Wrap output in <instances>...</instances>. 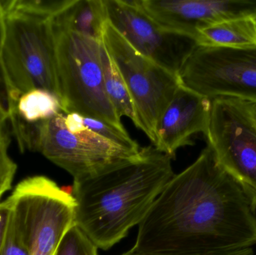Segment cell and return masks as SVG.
<instances>
[{
    "label": "cell",
    "instance_id": "cell-1",
    "mask_svg": "<svg viewBox=\"0 0 256 255\" xmlns=\"http://www.w3.org/2000/svg\"><path fill=\"white\" fill-rule=\"evenodd\" d=\"M256 204L207 145L174 175L138 225L134 253L207 255L252 248Z\"/></svg>",
    "mask_w": 256,
    "mask_h": 255
},
{
    "label": "cell",
    "instance_id": "cell-2",
    "mask_svg": "<svg viewBox=\"0 0 256 255\" xmlns=\"http://www.w3.org/2000/svg\"><path fill=\"white\" fill-rule=\"evenodd\" d=\"M171 157L153 145L104 173L74 181V224L102 250L138 226L174 177Z\"/></svg>",
    "mask_w": 256,
    "mask_h": 255
},
{
    "label": "cell",
    "instance_id": "cell-3",
    "mask_svg": "<svg viewBox=\"0 0 256 255\" xmlns=\"http://www.w3.org/2000/svg\"><path fill=\"white\" fill-rule=\"evenodd\" d=\"M6 34L2 70L8 93V112L22 94L42 89L58 98L55 42L51 18L68 0H1Z\"/></svg>",
    "mask_w": 256,
    "mask_h": 255
},
{
    "label": "cell",
    "instance_id": "cell-4",
    "mask_svg": "<svg viewBox=\"0 0 256 255\" xmlns=\"http://www.w3.org/2000/svg\"><path fill=\"white\" fill-rule=\"evenodd\" d=\"M21 151L40 153L68 172L74 181L104 173L138 155L94 133L84 125L82 115L58 113L36 124L18 117L10 121Z\"/></svg>",
    "mask_w": 256,
    "mask_h": 255
},
{
    "label": "cell",
    "instance_id": "cell-5",
    "mask_svg": "<svg viewBox=\"0 0 256 255\" xmlns=\"http://www.w3.org/2000/svg\"><path fill=\"white\" fill-rule=\"evenodd\" d=\"M52 24L58 99L64 114L76 113L126 130L110 100L104 80L100 43Z\"/></svg>",
    "mask_w": 256,
    "mask_h": 255
},
{
    "label": "cell",
    "instance_id": "cell-6",
    "mask_svg": "<svg viewBox=\"0 0 256 255\" xmlns=\"http://www.w3.org/2000/svg\"><path fill=\"white\" fill-rule=\"evenodd\" d=\"M28 255H54L64 234L74 225L72 193L45 176L26 178L6 199Z\"/></svg>",
    "mask_w": 256,
    "mask_h": 255
},
{
    "label": "cell",
    "instance_id": "cell-7",
    "mask_svg": "<svg viewBox=\"0 0 256 255\" xmlns=\"http://www.w3.org/2000/svg\"><path fill=\"white\" fill-rule=\"evenodd\" d=\"M102 39L126 82L140 130L156 146L158 125L180 84L178 76L136 50L108 20Z\"/></svg>",
    "mask_w": 256,
    "mask_h": 255
},
{
    "label": "cell",
    "instance_id": "cell-8",
    "mask_svg": "<svg viewBox=\"0 0 256 255\" xmlns=\"http://www.w3.org/2000/svg\"><path fill=\"white\" fill-rule=\"evenodd\" d=\"M256 107L233 97L213 99L206 136L220 164L256 204Z\"/></svg>",
    "mask_w": 256,
    "mask_h": 255
},
{
    "label": "cell",
    "instance_id": "cell-9",
    "mask_svg": "<svg viewBox=\"0 0 256 255\" xmlns=\"http://www.w3.org/2000/svg\"><path fill=\"white\" fill-rule=\"evenodd\" d=\"M180 83L213 100L233 97L256 104V46H198L178 73Z\"/></svg>",
    "mask_w": 256,
    "mask_h": 255
},
{
    "label": "cell",
    "instance_id": "cell-10",
    "mask_svg": "<svg viewBox=\"0 0 256 255\" xmlns=\"http://www.w3.org/2000/svg\"><path fill=\"white\" fill-rule=\"evenodd\" d=\"M108 20L140 53L178 76L198 46L190 36L172 31L152 19L138 0H104Z\"/></svg>",
    "mask_w": 256,
    "mask_h": 255
},
{
    "label": "cell",
    "instance_id": "cell-11",
    "mask_svg": "<svg viewBox=\"0 0 256 255\" xmlns=\"http://www.w3.org/2000/svg\"><path fill=\"white\" fill-rule=\"evenodd\" d=\"M142 8L164 28L198 40L200 31L238 18H256V0H138ZM198 43V42H197Z\"/></svg>",
    "mask_w": 256,
    "mask_h": 255
},
{
    "label": "cell",
    "instance_id": "cell-12",
    "mask_svg": "<svg viewBox=\"0 0 256 255\" xmlns=\"http://www.w3.org/2000/svg\"><path fill=\"white\" fill-rule=\"evenodd\" d=\"M212 100L182 83L161 116L155 148L172 159L179 148L194 145L192 137L207 133Z\"/></svg>",
    "mask_w": 256,
    "mask_h": 255
},
{
    "label": "cell",
    "instance_id": "cell-13",
    "mask_svg": "<svg viewBox=\"0 0 256 255\" xmlns=\"http://www.w3.org/2000/svg\"><path fill=\"white\" fill-rule=\"evenodd\" d=\"M52 24L96 40H102L108 21L104 0H72L66 8L51 18Z\"/></svg>",
    "mask_w": 256,
    "mask_h": 255
},
{
    "label": "cell",
    "instance_id": "cell-14",
    "mask_svg": "<svg viewBox=\"0 0 256 255\" xmlns=\"http://www.w3.org/2000/svg\"><path fill=\"white\" fill-rule=\"evenodd\" d=\"M197 42L200 46L228 48L256 46V19L238 18L210 25L200 31Z\"/></svg>",
    "mask_w": 256,
    "mask_h": 255
},
{
    "label": "cell",
    "instance_id": "cell-15",
    "mask_svg": "<svg viewBox=\"0 0 256 255\" xmlns=\"http://www.w3.org/2000/svg\"><path fill=\"white\" fill-rule=\"evenodd\" d=\"M100 58L103 67L105 89L110 100L115 107L118 116L127 117L140 130V121L136 113L132 99L130 95L126 82L106 49L103 39L100 43Z\"/></svg>",
    "mask_w": 256,
    "mask_h": 255
},
{
    "label": "cell",
    "instance_id": "cell-16",
    "mask_svg": "<svg viewBox=\"0 0 256 255\" xmlns=\"http://www.w3.org/2000/svg\"><path fill=\"white\" fill-rule=\"evenodd\" d=\"M61 111L58 97L50 91L36 89L19 97L16 109L9 118L15 115L27 124H36L54 118Z\"/></svg>",
    "mask_w": 256,
    "mask_h": 255
},
{
    "label": "cell",
    "instance_id": "cell-17",
    "mask_svg": "<svg viewBox=\"0 0 256 255\" xmlns=\"http://www.w3.org/2000/svg\"><path fill=\"white\" fill-rule=\"evenodd\" d=\"M97 246L74 225L64 234L54 255H98Z\"/></svg>",
    "mask_w": 256,
    "mask_h": 255
},
{
    "label": "cell",
    "instance_id": "cell-18",
    "mask_svg": "<svg viewBox=\"0 0 256 255\" xmlns=\"http://www.w3.org/2000/svg\"><path fill=\"white\" fill-rule=\"evenodd\" d=\"M82 121L86 127L110 142L131 151H140L141 150L142 148L130 136L126 130H121L109 123L82 115Z\"/></svg>",
    "mask_w": 256,
    "mask_h": 255
},
{
    "label": "cell",
    "instance_id": "cell-19",
    "mask_svg": "<svg viewBox=\"0 0 256 255\" xmlns=\"http://www.w3.org/2000/svg\"><path fill=\"white\" fill-rule=\"evenodd\" d=\"M10 142L6 127L0 129V199L10 190L18 169L8 154Z\"/></svg>",
    "mask_w": 256,
    "mask_h": 255
},
{
    "label": "cell",
    "instance_id": "cell-20",
    "mask_svg": "<svg viewBox=\"0 0 256 255\" xmlns=\"http://www.w3.org/2000/svg\"><path fill=\"white\" fill-rule=\"evenodd\" d=\"M0 255H28V250L22 234L12 215Z\"/></svg>",
    "mask_w": 256,
    "mask_h": 255
},
{
    "label": "cell",
    "instance_id": "cell-21",
    "mask_svg": "<svg viewBox=\"0 0 256 255\" xmlns=\"http://www.w3.org/2000/svg\"><path fill=\"white\" fill-rule=\"evenodd\" d=\"M10 217V207L7 201L0 202V252L4 243Z\"/></svg>",
    "mask_w": 256,
    "mask_h": 255
},
{
    "label": "cell",
    "instance_id": "cell-22",
    "mask_svg": "<svg viewBox=\"0 0 256 255\" xmlns=\"http://www.w3.org/2000/svg\"><path fill=\"white\" fill-rule=\"evenodd\" d=\"M6 34V13H4V7H3L1 0H0V64H1L3 46H4Z\"/></svg>",
    "mask_w": 256,
    "mask_h": 255
},
{
    "label": "cell",
    "instance_id": "cell-23",
    "mask_svg": "<svg viewBox=\"0 0 256 255\" xmlns=\"http://www.w3.org/2000/svg\"><path fill=\"white\" fill-rule=\"evenodd\" d=\"M254 250L252 248L243 249V250H233V251L225 252V253H215L207 255H252ZM121 255H148L140 254V253H134L132 250H129L127 253H123Z\"/></svg>",
    "mask_w": 256,
    "mask_h": 255
},
{
    "label": "cell",
    "instance_id": "cell-24",
    "mask_svg": "<svg viewBox=\"0 0 256 255\" xmlns=\"http://www.w3.org/2000/svg\"><path fill=\"white\" fill-rule=\"evenodd\" d=\"M0 103L8 108V93L6 88V80H4V75L2 70L1 64H0Z\"/></svg>",
    "mask_w": 256,
    "mask_h": 255
},
{
    "label": "cell",
    "instance_id": "cell-25",
    "mask_svg": "<svg viewBox=\"0 0 256 255\" xmlns=\"http://www.w3.org/2000/svg\"><path fill=\"white\" fill-rule=\"evenodd\" d=\"M8 121V113L7 109L0 103V129L6 127Z\"/></svg>",
    "mask_w": 256,
    "mask_h": 255
},
{
    "label": "cell",
    "instance_id": "cell-26",
    "mask_svg": "<svg viewBox=\"0 0 256 255\" xmlns=\"http://www.w3.org/2000/svg\"><path fill=\"white\" fill-rule=\"evenodd\" d=\"M255 118H256V107L255 109Z\"/></svg>",
    "mask_w": 256,
    "mask_h": 255
},
{
    "label": "cell",
    "instance_id": "cell-27",
    "mask_svg": "<svg viewBox=\"0 0 256 255\" xmlns=\"http://www.w3.org/2000/svg\"></svg>",
    "mask_w": 256,
    "mask_h": 255
}]
</instances>
